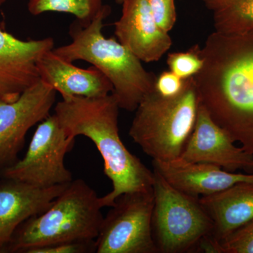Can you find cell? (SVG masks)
Instances as JSON below:
<instances>
[{"instance_id":"obj_19","label":"cell","mask_w":253,"mask_h":253,"mask_svg":"<svg viewBox=\"0 0 253 253\" xmlns=\"http://www.w3.org/2000/svg\"><path fill=\"white\" fill-rule=\"evenodd\" d=\"M204 63L201 48L198 44L186 51L170 53L167 59L169 71L184 80L194 77L202 69Z\"/></svg>"},{"instance_id":"obj_14","label":"cell","mask_w":253,"mask_h":253,"mask_svg":"<svg viewBox=\"0 0 253 253\" xmlns=\"http://www.w3.org/2000/svg\"><path fill=\"white\" fill-rule=\"evenodd\" d=\"M152 164L173 187L195 197L216 194L239 183H253V172H229L214 165L180 158L167 162L153 161Z\"/></svg>"},{"instance_id":"obj_16","label":"cell","mask_w":253,"mask_h":253,"mask_svg":"<svg viewBox=\"0 0 253 253\" xmlns=\"http://www.w3.org/2000/svg\"><path fill=\"white\" fill-rule=\"evenodd\" d=\"M199 200L212 221L211 239L218 244L253 219V183H239Z\"/></svg>"},{"instance_id":"obj_12","label":"cell","mask_w":253,"mask_h":253,"mask_svg":"<svg viewBox=\"0 0 253 253\" xmlns=\"http://www.w3.org/2000/svg\"><path fill=\"white\" fill-rule=\"evenodd\" d=\"M122 15L114 23L118 42L141 62L159 61L172 39L155 21L148 0H123Z\"/></svg>"},{"instance_id":"obj_21","label":"cell","mask_w":253,"mask_h":253,"mask_svg":"<svg viewBox=\"0 0 253 253\" xmlns=\"http://www.w3.org/2000/svg\"><path fill=\"white\" fill-rule=\"evenodd\" d=\"M155 21L163 31L169 33L176 21L174 0H148Z\"/></svg>"},{"instance_id":"obj_7","label":"cell","mask_w":253,"mask_h":253,"mask_svg":"<svg viewBox=\"0 0 253 253\" xmlns=\"http://www.w3.org/2000/svg\"><path fill=\"white\" fill-rule=\"evenodd\" d=\"M74 143L56 116L50 115L37 127L26 156L0 170V175L37 187L69 184L73 176L65 166L64 158Z\"/></svg>"},{"instance_id":"obj_18","label":"cell","mask_w":253,"mask_h":253,"mask_svg":"<svg viewBox=\"0 0 253 253\" xmlns=\"http://www.w3.org/2000/svg\"><path fill=\"white\" fill-rule=\"evenodd\" d=\"M103 0H28V11L33 16L46 12L74 15L83 26L89 24L104 8Z\"/></svg>"},{"instance_id":"obj_2","label":"cell","mask_w":253,"mask_h":253,"mask_svg":"<svg viewBox=\"0 0 253 253\" xmlns=\"http://www.w3.org/2000/svg\"><path fill=\"white\" fill-rule=\"evenodd\" d=\"M112 93L99 97L71 96L56 104L54 115L66 134L76 139H90L104 160V173L112 183L111 192L101 197L104 207H112L121 195L153 189L155 174L131 154L121 140L119 110Z\"/></svg>"},{"instance_id":"obj_13","label":"cell","mask_w":253,"mask_h":253,"mask_svg":"<svg viewBox=\"0 0 253 253\" xmlns=\"http://www.w3.org/2000/svg\"><path fill=\"white\" fill-rule=\"evenodd\" d=\"M4 179L0 185V253L20 225L46 211L68 184L41 188Z\"/></svg>"},{"instance_id":"obj_17","label":"cell","mask_w":253,"mask_h":253,"mask_svg":"<svg viewBox=\"0 0 253 253\" xmlns=\"http://www.w3.org/2000/svg\"><path fill=\"white\" fill-rule=\"evenodd\" d=\"M212 14L214 31L224 34L253 33V0H203Z\"/></svg>"},{"instance_id":"obj_25","label":"cell","mask_w":253,"mask_h":253,"mask_svg":"<svg viewBox=\"0 0 253 253\" xmlns=\"http://www.w3.org/2000/svg\"><path fill=\"white\" fill-rule=\"evenodd\" d=\"M116 1V2L117 3V4H122L123 0H115Z\"/></svg>"},{"instance_id":"obj_26","label":"cell","mask_w":253,"mask_h":253,"mask_svg":"<svg viewBox=\"0 0 253 253\" xmlns=\"http://www.w3.org/2000/svg\"><path fill=\"white\" fill-rule=\"evenodd\" d=\"M250 172H253V164L252 167H251V171H250Z\"/></svg>"},{"instance_id":"obj_1","label":"cell","mask_w":253,"mask_h":253,"mask_svg":"<svg viewBox=\"0 0 253 253\" xmlns=\"http://www.w3.org/2000/svg\"><path fill=\"white\" fill-rule=\"evenodd\" d=\"M194 76L202 105L218 126L253 156V33L208 36Z\"/></svg>"},{"instance_id":"obj_5","label":"cell","mask_w":253,"mask_h":253,"mask_svg":"<svg viewBox=\"0 0 253 253\" xmlns=\"http://www.w3.org/2000/svg\"><path fill=\"white\" fill-rule=\"evenodd\" d=\"M199 105L194 77L176 96H161L154 89L134 111L129 135L153 161L177 159L194 130Z\"/></svg>"},{"instance_id":"obj_11","label":"cell","mask_w":253,"mask_h":253,"mask_svg":"<svg viewBox=\"0 0 253 253\" xmlns=\"http://www.w3.org/2000/svg\"><path fill=\"white\" fill-rule=\"evenodd\" d=\"M54 46L51 38L22 41L0 29V100L14 101L39 81L38 62Z\"/></svg>"},{"instance_id":"obj_24","label":"cell","mask_w":253,"mask_h":253,"mask_svg":"<svg viewBox=\"0 0 253 253\" xmlns=\"http://www.w3.org/2000/svg\"><path fill=\"white\" fill-rule=\"evenodd\" d=\"M7 0H0V6L4 4Z\"/></svg>"},{"instance_id":"obj_20","label":"cell","mask_w":253,"mask_h":253,"mask_svg":"<svg viewBox=\"0 0 253 253\" xmlns=\"http://www.w3.org/2000/svg\"><path fill=\"white\" fill-rule=\"evenodd\" d=\"M217 253H253V219L219 243Z\"/></svg>"},{"instance_id":"obj_8","label":"cell","mask_w":253,"mask_h":253,"mask_svg":"<svg viewBox=\"0 0 253 253\" xmlns=\"http://www.w3.org/2000/svg\"><path fill=\"white\" fill-rule=\"evenodd\" d=\"M153 189L126 193L104 217L95 239L96 253H158L152 235Z\"/></svg>"},{"instance_id":"obj_15","label":"cell","mask_w":253,"mask_h":253,"mask_svg":"<svg viewBox=\"0 0 253 253\" xmlns=\"http://www.w3.org/2000/svg\"><path fill=\"white\" fill-rule=\"evenodd\" d=\"M40 79L62 96L99 97L113 92L111 82L94 67L81 68L55 54L52 50L38 62Z\"/></svg>"},{"instance_id":"obj_10","label":"cell","mask_w":253,"mask_h":253,"mask_svg":"<svg viewBox=\"0 0 253 253\" xmlns=\"http://www.w3.org/2000/svg\"><path fill=\"white\" fill-rule=\"evenodd\" d=\"M179 158L191 163L214 165L229 172H250L253 164V155L236 146L201 104L194 130Z\"/></svg>"},{"instance_id":"obj_23","label":"cell","mask_w":253,"mask_h":253,"mask_svg":"<svg viewBox=\"0 0 253 253\" xmlns=\"http://www.w3.org/2000/svg\"><path fill=\"white\" fill-rule=\"evenodd\" d=\"M95 253V241L61 243L31 250L28 253Z\"/></svg>"},{"instance_id":"obj_6","label":"cell","mask_w":253,"mask_h":253,"mask_svg":"<svg viewBox=\"0 0 253 253\" xmlns=\"http://www.w3.org/2000/svg\"><path fill=\"white\" fill-rule=\"evenodd\" d=\"M152 235L158 253H196L213 224L199 197L173 187L154 170Z\"/></svg>"},{"instance_id":"obj_9","label":"cell","mask_w":253,"mask_h":253,"mask_svg":"<svg viewBox=\"0 0 253 253\" xmlns=\"http://www.w3.org/2000/svg\"><path fill=\"white\" fill-rule=\"evenodd\" d=\"M56 94L53 88L40 79L15 101L0 100V170L18 161L26 134L49 117Z\"/></svg>"},{"instance_id":"obj_22","label":"cell","mask_w":253,"mask_h":253,"mask_svg":"<svg viewBox=\"0 0 253 253\" xmlns=\"http://www.w3.org/2000/svg\"><path fill=\"white\" fill-rule=\"evenodd\" d=\"M186 79H181L172 71H164L156 76L154 90L163 96H174L181 94L186 86Z\"/></svg>"},{"instance_id":"obj_3","label":"cell","mask_w":253,"mask_h":253,"mask_svg":"<svg viewBox=\"0 0 253 253\" xmlns=\"http://www.w3.org/2000/svg\"><path fill=\"white\" fill-rule=\"evenodd\" d=\"M111 12L109 5H104L89 24L83 26L76 20L70 26L71 42L53 51L69 62L82 60L91 63L111 82L120 108L132 112L154 90L156 76L146 71L140 60L121 42L105 38L104 21Z\"/></svg>"},{"instance_id":"obj_4","label":"cell","mask_w":253,"mask_h":253,"mask_svg":"<svg viewBox=\"0 0 253 253\" xmlns=\"http://www.w3.org/2000/svg\"><path fill=\"white\" fill-rule=\"evenodd\" d=\"M103 208L101 197L85 181L73 180L46 211L20 225L3 253H28L61 243L95 241Z\"/></svg>"}]
</instances>
